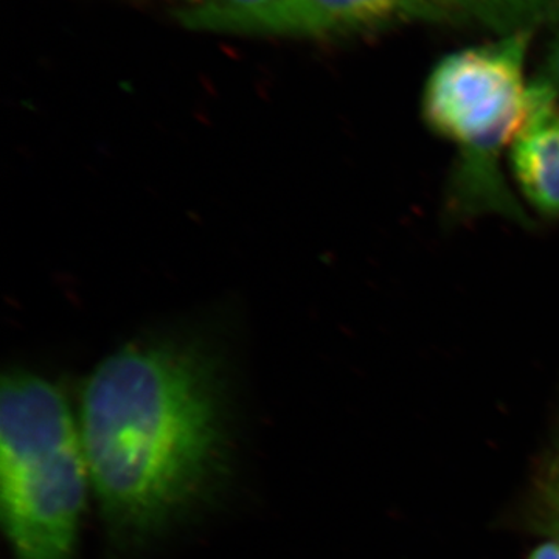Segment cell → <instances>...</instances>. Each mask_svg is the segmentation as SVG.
Wrapping results in <instances>:
<instances>
[{"label": "cell", "instance_id": "obj_1", "mask_svg": "<svg viewBox=\"0 0 559 559\" xmlns=\"http://www.w3.org/2000/svg\"><path fill=\"white\" fill-rule=\"evenodd\" d=\"M76 421L117 554L138 555L197 520L234 474L226 374L200 345L134 341L110 353L81 388Z\"/></svg>", "mask_w": 559, "mask_h": 559}, {"label": "cell", "instance_id": "obj_2", "mask_svg": "<svg viewBox=\"0 0 559 559\" xmlns=\"http://www.w3.org/2000/svg\"><path fill=\"white\" fill-rule=\"evenodd\" d=\"M91 477L64 390L27 370L0 392V513L11 559H75Z\"/></svg>", "mask_w": 559, "mask_h": 559}, {"label": "cell", "instance_id": "obj_3", "mask_svg": "<svg viewBox=\"0 0 559 559\" xmlns=\"http://www.w3.org/2000/svg\"><path fill=\"white\" fill-rule=\"evenodd\" d=\"M530 38L532 33H518L454 51L437 62L426 81L423 120L457 150L448 187V209L455 218L496 213L530 224L500 170L503 150L527 112Z\"/></svg>", "mask_w": 559, "mask_h": 559}, {"label": "cell", "instance_id": "obj_4", "mask_svg": "<svg viewBox=\"0 0 559 559\" xmlns=\"http://www.w3.org/2000/svg\"><path fill=\"white\" fill-rule=\"evenodd\" d=\"M414 21H437L423 0H277L252 13L205 22L198 32L331 38L380 32Z\"/></svg>", "mask_w": 559, "mask_h": 559}, {"label": "cell", "instance_id": "obj_5", "mask_svg": "<svg viewBox=\"0 0 559 559\" xmlns=\"http://www.w3.org/2000/svg\"><path fill=\"white\" fill-rule=\"evenodd\" d=\"M558 87L549 79L528 84L524 123L510 145L514 180L540 215L559 216Z\"/></svg>", "mask_w": 559, "mask_h": 559}, {"label": "cell", "instance_id": "obj_6", "mask_svg": "<svg viewBox=\"0 0 559 559\" xmlns=\"http://www.w3.org/2000/svg\"><path fill=\"white\" fill-rule=\"evenodd\" d=\"M437 21L479 25L503 36L533 33L557 20L559 0H423Z\"/></svg>", "mask_w": 559, "mask_h": 559}, {"label": "cell", "instance_id": "obj_7", "mask_svg": "<svg viewBox=\"0 0 559 559\" xmlns=\"http://www.w3.org/2000/svg\"><path fill=\"white\" fill-rule=\"evenodd\" d=\"M274 2L277 0H187V5L178 11V17L186 27L200 31L205 22L252 13Z\"/></svg>", "mask_w": 559, "mask_h": 559}, {"label": "cell", "instance_id": "obj_8", "mask_svg": "<svg viewBox=\"0 0 559 559\" xmlns=\"http://www.w3.org/2000/svg\"><path fill=\"white\" fill-rule=\"evenodd\" d=\"M558 87L559 91V33L554 47H551L549 58V76H547Z\"/></svg>", "mask_w": 559, "mask_h": 559}, {"label": "cell", "instance_id": "obj_9", "mask_svg": "<svg viewBox=\"0 0 559 559\" xmlns=\"http://www.w3.org/2000/svg\"><path fill=\"white\" fill-rule=\"evenodd\" d=\"M530 559H559V544H544L533 551Z\"/></svg>", "mask_w": 559, "mask_h": 559}, {"label": "cell", "instance_id": "obj_10", "mask_svg": "<svg viewBox=\"0 0 559 559\" xmlns=\"http://www.w3.org/2000/svg\"><path fill=\"white\" fill-rule=\"evenodd\" d=\"M551 480H554V488L559 492V455L555 460L554 469H551Z\"/></svg>", "mask_w": 559, "mask_h": 559}]
</instances>
